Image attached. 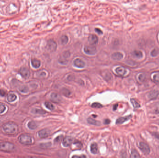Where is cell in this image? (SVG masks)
<instances>
[{"instance_id": "obj_1", "label": "cell", "mask_w": 159, "mask_h": 158, "mask_svg": "<svg viewBox=\"0 0 159 158\" xmlns=\"http://www.w3.org/2000/svg\"><path fill=\"white\" fill-rule=\"evenodd\" d=\"M2 129L4 133L8 135L15 134L18 131V127L16 123L9 121L2 126Z\"/></svg>"}, {"instance_id": "obj_2", "label": "cell", "mask_w": 159, "mask_h": 158, "mask_svg": "<svg viewBox=\"0 0 159 158\" xmlns=\"http://www.w3.org/2000/svg\"><path fill=\"white\" fill-rule=\"evenodd\" d=\"M15 146L14 144L9 142H2L0 143V151L6 152L14 151Z\"/></svg>"}, {"instance_id": "obj_3", "label": "cell", "mask_w": 159, "mask_h": 158, "mask_svg": "<svg viewBox=\"0 0 159 158\" xmlns=\"http://www.w3.org/2000/svg\"><path fill=\"white\" fill-rule=\"evenodd\" d=\"M19 142L21 144L26 145H30L32 142V137L30 136L28 134H23L19 136L18 138Z\"/></svg>"}, {"instance_id": "obj_4", "label": "cell", "mask_w": 159, "mask_h": 158, "mask_svg": "<svg viewBox=\"0 0 159 158\" xmlns=\"http://www.w3.org/2000/svg\"><path fill=\"white\" fill-rule=\"evenodd\" d=\"M57 45L56 43V41L53 39H50L48 41L47 44L46 48L48 51L50 52H54L56 51L57 49Z\"/></svg>"}, {"instance_id": "obj_5", "label": "cell", "mask_w": 159, "mask_h": 158, "mask_svg": "<svg viewBox=\"0 0 159 158\" xmlns=\"http://www.w3.org/2000/svg\"><path fill=\"white\" fill-rule=\"evenodd\" d=\"M84 51L85 52V53L88 55H93L96 53L97 49L96 47L94 46L93 45L85 46L84 48Z\"/></svg>"}, {"instance_id": "obj_6", "label": "cell", "mask_w": 159, "mask_h": 158, "mask_svg": "<svg viewBox=\"0 0 159 158\" xmlns=\"http://www.w3.org/2000/svg\"><path fill=\"white\" fill-rule=\"evenodd\" d=\"M139 148L141 150V151L146 155L149 154L150 152V149L149 146L144 142H140L139 145Z\"/></svg>"}, {"instance_id": "obj_7", "label": "cell", "mask_w": 159, "mask_h": 158, "mask_svg": "<svg viewBox=\"0 0 159 158\" xmlns=\"http://www.w3.org/2000/svg\"><path fill=\"white\" fill-rule=\"evenodd\" d=\"M19 73L22 76V77L25 79L29 78L30 76V72L28 68L22 67L19 70Z\"/></svg>"}, {"instance_id": "obj_8", "label": "cell", "mask_w": 159, "mask_h": 158, "mask_svg": "<svg viewBox=\"0 0 159 158\" xmlns=\"http://www.w3.org/2000/svg\"><path fill=\"white\" fill-rule=\"evenodd\" d=\"M88 40L90 45H95L98 42V38L96 35L95 34H91L89 36Z\"/></svg>"}, {"instance_id": "obj_9", "label": "cell", "mask_w": 159, "mask_h": 158, "mask_svg": "<svg viewBox=\"0 0 159 158\" xmlns=\"http://www.w3.org/2000/svg\"><path fill=\"white\" fill-rule=\"evenodd\" d=\"M73 138L70 136H67L63 140L62 144L65 147H68L70 146L71 144L73 142Z\"/></svg>"}, {"instance_id": "obj_10", "label": "cell", "mask_w": 159, "mask_h": 158, "mask_svg": "<svg viewBox=\"0 0 159 158\" xmlns=\"http://www.w3.org/2000/svg\"><path fill=\"white\" fill-rule=\"evenodd\" d=\"M74 65L75 66L80 68H84L85 66V62L80 58H77L74 60Z\"/></svg>"}, {"instance_id": "obj_11", "label": "cell", "mask_w": 159, "mask_h": 158, "mask_svg": "<svg viewBox=\"0 0 159 158\" xmlns=\"http://www.w3.org/2000/svg\"><path fill=\"white\" fill-rule=\"evenodd\" d=\"M50 134V131L48 129H42L38 132V136L41 138L47 137Z\"/></svg>"}, {"instance_id": "obj_12", "label": "cell", "mask_w": 159, "mask_h": 158, "mask_svg": "<svg viewBox=\"0 0 159 158\" xmlns=\"http://www.w3.org/2000/svg\"><path fill=\"white\" fill-rule=\"evenodd\" d=\"M159 91L158 90H153L150 91L148 94L149 98L150 100L155 99L159 96Z\"/></svg>"}, {"instance_id": "obj_13", "label": "cell", "mask_w": 159, "mask_h": 158, "mask_svg": "<svg viewBox=\"0 0 159 158\" xmlns=\"http://www.w3.org/2000/svg\"><path fill=\"white\" fill-rule=\"evenodd\" d=\"M131 117H132V116L130 115L127 116L125 117H120V118H119L118 119L116 120V124H122V123H124L125 122H126V121H127L129 120V119H131Z\"/></svg>"}, {"instance_id": "obj_14", "label": "cell", "mask_w": 159, "mask_h": 158, "mask_svg": "<svg viewBox=\"0 0 159 158\" xmlns=\"http://www.w3.org/2000/svg\"><path fill=\"white\" fill-rule=\"evenodd\" d=\"M51 98L53 102L56 103H59L61 101V97H60V95L56 93H53L51 95Z\"/></svg>"}, {"instance_id": "obj_15", "label": "cell", "mask_w": 159, "mask_h": 158, "mask_svg": "<svg viewBox=\"0 0 159 158\" xmlns=\"http://www.w3.org/2000/svg\"><path fill=\"white\" fill-rule=\"evenodd\" d=\"M151 78L155 82L159 83V72H153L151 75Z\"/></svg>"}, {"instance_id": "obj_16", "label": "cell", "mask_w": 159, "mask_h": 158, "mask_svg": "<svg viewBox=\"0 0 159 158\" xmlns=\"http://www.w3.org/2000/svg\"><path fill=\"white\" fill-rule=\"evenodd\" d=\"M112 58L116 60H120L123 58V54L119 52H116L112 55Z\"/></svg>"}, {"instance_id": "obj_17", "label": "cell", "mask_w": 159, "mask_h": 158, "mask_svg": "<svg viewBox=\"0 0 159 158\" xmlns=\"http://www.w3.org/2000/svg\"><path fill=\"white\" fill-rule=\"evenodd\" d=\"M116 73L120 76H124L126 73V69L122 66H120L116 68Z\"/></svg>"}, {"instance_id": "obj_18", "label": "cell", "mask_w": 159, "mask_h": 158, "mask_svg": "<svg viewBox=\"0 0 159 158\" xmlns=\"http://www.w3.org/2000/svg\"><path fill=\"white\" fill-rule=\"evenodd\" d=\"M98 145L96 143H93L90 146V151L91 153L93 154H96L98 153Z\"/></svg>"}, {"instance_id": "obj_19", "label": "cell", "mask_w": 159, "mask_h": 158, "mask_svg": "<svg viewBox=\"0 0 159 158\" xmlns=\"http://www.w3.org/2000/svg\"><path fill=\"white\" fill-rule=\"evenodd\" d=\"M31 64L34 68L37 69L39 68L41 66V62L37 59H33L31 60Z\"/></svg>"}, {"instance_id": "obj_20", "label": "cell", "mask_w": 159, "mask_h": 158, "mask_svg": "<svg viewBox=\"0 0 159 158\" xmlns=\"http://www.w3.org/2000/svg\"><path fill=\"white\" fill-rule=\"evenodd\" d=\"M7 100L9 102H13L15 101L17 98V96L13 93H9L7 96Z\"/></svg>"}, {"instance_id": "obj_21", "label": "cell", "mask_w": 159, "mask_h": 158, "mask_svg": "<svg viewBox=\"0 0 159 158\" xmlns=\"http://www.w3.org/2000/svg\"><path fill=\"white\" fill-rule=\"evenodd\" d=\"M87 122L89 124H90L92 125H101V122L100 121H96L95 119L92 118L91 117H89L87 119Z\"/></svg>"}, {"instance_id": "obj_22", "label": "cell", "mask_w": 159, "mask_h": 158, "mask_svg": "<svg viewBox=\"0 0 159 158\" xmlns=\"http://www.w3.org/2000/svg\"><path fill=\"white\" fill-rule=\"evenodd\" d=\"M60 41L61 44L65 45L68 42V37H67L66 35H62L60 38Z\"/></svg>"}, {"instance_id": "obj_23", "label": "cell", "mask_w": 159, "mask_h": 158, "mask_svg": "<svg viewBox=\"0 0 159 158\" xmlns=\"http://www.w3.org/2000/svg\"><path fill=\"white\" fill-rule=\"evenodd\" d=\"M32 112L35 114H39V115H44L46 113V112L43 110L37 109H33L32 110Z\"/></svg>"}, {"instance_id": "obj_24", "label": "cell", "mask_w": 159, "mask_h": 158, "mask_svg": "<svg viewBox=\"0 0 159 158\" xmlns=\"http://www.w3.org/2000/svg\"><path fill=\"white\" fill-rule=\"evenodd\" d=\"M130 101H131V103H132V104L133 105V107L134 109H138L139 108L141 107V105L138 103V102L135 99H131Z\"/></svg>"}, {"instance_id": "obj_25", "label": "cell", "mask_w": 159, "mask_h": 158, "mask_svg": "<svg viewBox=\"0 0 159 158\" xmlns=\"http://www.w3.org/2000/svg\"><path fill=\"white\" fill-rule=\"evenodd\" d=\"M28 127L30 129H35L37 128V125L35 121H31L28 123Z\"/></svg>"}, {"instance_id": "obj_26", "label": "cell", "mask_w": 159, "mask_h": 158, "mask_svg": "<svg viewBox=\"0 0 159 158\" xmlns=\"http://www.w3.org/2000/svg\"><path fill=\"white\" fill-rule=\"evenodd\" d=\"M133 55L138 58H141L143 57V54L140 51H135L133 52Z\"/></svg>"}, {"instance_id": "obj_27", "label": "cell", "mask_w": 159, "mask_h": 158, "mask_svg": "<svg viewBox=\"0 0 159 158\" xmlns=\"http://www.w3.org/2000/svg\"><path fill=\"white\" fill-rule=\"evenodd\" d=\"M130 157L131 158H140V156L138 152H137L136 150H135V149L132 150V151Z\"/></svg>"}, {"instance_id": "obj_28", "label": "cell", "mask_w": 159, "mask_h": 158, "mask_svg": "<svg viewBox=\"0 0 159 158\" xmlns=\"http://www.w3.org/2000/svg\"><path fill=\"white\" fill-rule=\"evenodd\" d=\"M44 104L45 105L46 107L48 109H50V110H53L54 109V106L51 103L48 102H45Z\"/></svg>"}, {"instance_id": "obj_29", "label": "cell", "mask_w": 159, "mask_h": 158, "mask_svg": "<svg viewBox=\"0 0 159 158\" xmlns=\"http://www.w3.org/2000/svg\"><path fill=\"white\" fill-rule=\"evenodd\" d=\"M61 92L62 93V94L66 96H68L71 94L70 91L66 88L62 89L61 90Z\"/></svg>"}, {"instance_id": "obj_30", "label": "cell", "mask_w": 159, "mask_h": 158, "mask_svg": "<svg viewBox=\"0 0 159 158\" xmlns=\"http://www.w3.org/2000/svg\"><path fill=\"white\" fill-rule=\"evenodd\" d=\"M138 78L140 82H144L146 79V76L145 74L140 73L138 76Z\"/></svg>"}, {"instance_id": "obj_31", "label": "cell", "mask_w": 159, "mask_h": 158, "mask_svg": "<svg viewBox=\"0 0 159 158\" xmlns=\"http://www.w3.org/2000/svg\"><path fill=\"white\" fill-rule=\"evenodd\" d=\"M91 106L93 108H101L102 107V105L100 103H95L92 104Z\"/></svg>"}, {"instance_id": "obj_32", "label": "cell", "mask_w": 159, "mask_h": 158, "mask_svg": "<svg viewBox=\"0 0 159 158\" xmlns=\"http://www.w3.org/2000/svg\"><path fill=\"white\" fill-rule=\"evenodd\" d=\"M20 90L21 92L27 93L29 91V88L27 87V86H22L21 88L20 89Z\"/></svg>"}, {"instance_id": "obj_33", "label": "cell", "mask_w": 159, "mask_h": 158, "mask_svg": "<svg viewBox=\"0 0 159 158\" xmlns=\"http://www.w3.org/2000/svg\"><path fill=\"white\" fill-rule=\"evenodd\" d=\"M6 110V106L3 104H0V114L3 113L5 110Z\"/></svg>"}, {"instance_id": "obj_34", "label": "cell", "mask_w": 159, "mask_h": 158, "mask_svg": "<svg viewBox=\"0 0 159 158\" xmlns=\"http://www.w3.org/2000/svg\"><path fill=\"white\" fill-rule=\"evenodd\" d=\"M50 146H51V143L50 142L41 144L40 145V146L41 147V148H48Z\"/></svg>"}, {"instance_id": "obj_35", "label": "cell", "mask_w": 159, "mask_h": 158, "mask_svg": "<svg viewBox=\"0 0 159 158\" xmlns=\"http://www.w3.org/2000/svg\"><path fill=\"white\" fill-rule=\"evenodd\" d=\"M155 106V112L156 114H159V102L157 103Z\"/></svg>"}, {"instance_id": "obj_36", "label": "cell", "mask_w": 159, "mask_h": 158, "mask_svg": "<svg viewBox=\"0 0 159 158\" xmlns=\"http://www.w3.org/2000/svg\"><path fill=\"white\" fill-rule=\"evenodd\" d=\"M70 56V54L69 52H68V51H65V52H64L63 54V57H64V58H65V59L69 57Z\"/></svg>"}, {"instance_id": "obj_37", "label": "cell", "mask_w": 159, "mask_h": 158, "mask_svg": "<svg viewBox=\"0 0 159 158\" xmlns=\"http://www.w3.org/2000/svg\"><path fill=\"white\" fill-rule=\"evenodd\" d=\"M6 95V91L2 89H0V96L4 97Z\"/></svg>"}, {"instance_id": "obj_38", "label": "cell", "mask_w": 159, "mask_h": 158, "mask_svg": "<svg viewBox=\"0 0 159 158\" xmlns=\"http://www.w3.org/2000/svg\"><path fill=\"white\" fill-rule=\"evenodd\" d=\"M63 137L62 136H59L57 137L56 138V139H55V142H59L62 141V140L63 139Z\"/></svg>"}, {"instance_id": "obj_39", "label": "cell", "mask_w": 159, "mask_h": 158, "mask_svg": "<svg viewBox=\"0 0 159 158\" xmlns=\"http://www.w3.org/2000/svg\"><path fill=\"white\" fill-rule=\"evenodd\" d=\"M158 54V51H157L155 49L152 51L151 55L153 57H155Z\"/></svg>"}, {"instance_id": "obj_40", "label": "cell", "mask_w": 159, "mask_h": 158, "mask_svg": "<svg viewBox=\"0 0 159 158\" xmlns=\"http://www.w3.org/2000/svg\"><path fill=\"white\" fill-rule=\"evenodd\" d=\"M95 31L96 32V33H97L99 35H101L103 33L102 31H101V30L99 28H95Z\"/></svg>"}, {"instance_id": "obj_41", "label": "cell", "mask_w": 159, "mask_h": 158, "mask_svg": "<svg viewBox=\"0 0 159 158\" xmlns=\"http://www.w3.org/2000/svg\"><path fill=\"white\" fill-rule=\"evenodd\" d=\"M74 144L75 145H76L77 147H78V148H80V147H81V146H82V144L80 142H78V141H77V142H74Z\"/></svg>"}, {"instance_id": "obj_42", "label": "cell", "mask_w": 159, "mask_h": 158, "mask_svg": "<svg viewBox=\"0 0 159 158\" xmlns=\"http://www.w3.org/2000/svg\"><path fill=\"white\" fill-rule=\"evenodd\" d=\"M110 123V120H109V119H105V120H104V124H106V125H108V124H109Z\"/></svg>"}, {"instance_id": "obj_43", "label": "cell", "mask_w": 159, "mask_h": 158, "mask_svg": "<svg viewBox=\"0 0 159 158\" xmlns=\"http://www.w3.org/2000/svg\"><path fill=\"white\" fill-rule=\"evenodd\" d=\"M153 136H154L156 139L159 140V133H153Z\"/></svg>"}, {"instance_id": "obj_44", "label": "cell", "mask_w": 159, "mask_h": 158, "mask_svg": "<svg viewBox=\"0 0 159 158\" xmlns=\"http://www.w3.org/2000/svg\"><path fill=\"white\" fill-rule=\"evenodd\" d=\"M117 106H118V104H117L114 105V107H113V109H114V110H116V109H117Z\"/></svg>"}, {"instance_id": "obj_45", "label": "cell", "mask_w": 159, "mask_h": 158, "mask_svg": "<svg viewBox=\"0 0 159 158\" xmlns=\"http://www.w3.org/2000/svg\"><path fill=\"white\" fill-rule=\"evenodd\" d=\"M73 157H75V158H77V157H86V156H84V155H82V156H73Z\"/></svg>"}]
</instances>
